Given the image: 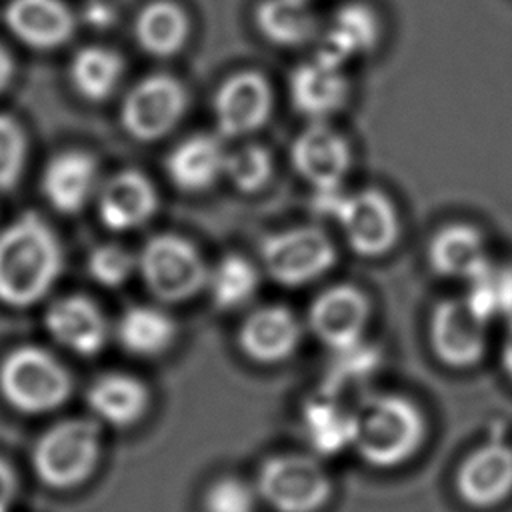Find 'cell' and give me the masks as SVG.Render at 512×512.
I'll return each mask as SVG.
<instances>
[{
  "instance_id": "obj_1",
  "label": "cell",
  "mask_w": 512,
  "mask_h": 512,
  "mask_svg": "<svg viewBox=\"0 0 512 512\" xmlns=\"http://www.w3.org/2000/svg\"><path fill=\"white\" fill-rule=\"evenodd\" d=\"M62 270V250L52 228L34 212L0 230V302L28 308L40 302Z\"/></svg>"
},
{
  "instance_id": "obj_2",
  "label": "cell",
  "mask_w": 512,
  "mask_h": 512,
  "mask_svg": "<svg viewBox=\"0 0 512 512\" xmlns=\"http://www.w3.org/2000/svg\"><path fill=\"white\" fill-rule=\"evenodd\" d=\"M354 442L364 462L376 468H392L406 462L422 444L424 418L420 410L400 394H378L354 410Z\"/></svg>"
},
{
  "instance_id": "obj_3",
  "label": "cell",
  "mask_w": 512,
  "mask_h": 512,
  "mask_svg": "<svg viewBox=\"0 0 512 512\" xmlns=\"http://www.w3.org/2000/svg\"><path fill=\"white\" fill-rule=\"evenodd\" d=\"M314 206L334 218L344 230L348 246L366 258H376L394 248L400 236V220L392 200L374 188L342 192L338 188L316 190Z\"/></svg>"
},
{
  "instance_id": "obj_4",
  "label": "cell",
  "mask_w": 512,
  "mask_h": 512,
  "mask_svg": "<svg viewBox=\"0 0 512 512\" xmlns=\"http://www.w3.org/2000/svg\"><path fill=\"white\" fill-rule=\"evenodd\" d=\"M72 390L68 370L44 348L20 346L0 362V394L22 414H46L62 406Z\"/></svg>"
},
{
  "instance_id": "obj_5",
  "label": "cell",
  "mask_w": 512,
  "mask_h": 512,
  "mask_svg": "<svg viewBox=\"0 0 512 512\" xmlns=\"http://www.w3.org/2000/svg\"><path fill=\"white\" fill-rule=\"evenodd\" d=\"M100 458V428L94 420L70 418L50 426L32 448V468L46 486L70 490L86 482Z\"/></svg>"
},
{
  "instance_id": "obj_6",
  "label": "cell",
  "mask_w": 512,
  "mask_h": 512,
  "mask_svg": "<svg viewBox=\"0 0 512 512\" xmlns=\"http://www.w3.org/2000/svg\"><path fill=\"white\" fill-rule=\"evenodd\" d=\"M136 270L148 292L160 302L190 300L206 286L208 268L192 242L164 232L148 238L136 256Z\"/></svg>"
},
{
  "instance_id": "obj_7",
  "label": "cell",
  "mask_w": 512,
  "mask_h": 512,
  "mask_svg": "<svg viewBox=\"0 0 512 512\" xmlns=\"http://www.w3.org/2000/svg\"><path fill=\"white\" fill-rule=\"evenodd\" d=\"M260 258L274 282L294 288L324 276L334 266L336 250L322 228L296 226L264 236Z\"/></svg>"
},
{
  "instance_id": "obj_8",
  "label": "cell",
  "mask_w": 512,
  "mask_h": 512,
  "mask_svg": "<svg viewBox=\"0 0 512 512\" xmlns=\"http://www.w3.org/2000/svg\"><path fill=\"white\" fill-rule=\"evenodd\" d=\"M256 492L274 512H318L328 502L332 486L312 456L282 454L260 466Z\"/></svg>"
},
{
  "instance_id": "obj_9",
  "label": "cell",
  "mask_w": 512,
  "mask_h": 512,
  "mask_svg": "<svg viewBox=\"0 0 512 512\" xmlns=\"http://www.w3.org/2000/svg\"><path fill=\"white\" fill-rule=\"evenodd\" d=\"M186 112V90L170 74H150L124 96L120 122L128 136L152 142L168 134Z\"/></svg>"
},
{
  "instance_id": "obj_10",
  "label": "cell",
  "mask_w": 512,
  "mask_h": 512,
  "mask_svg": "<svg viewBox=\"0 0 512 512\" xmlns=\"http://www.w3.org/2000/svg\"><path fill=\"white\" fill-rule=\"evenodd\" d=\"M430 346L440 362L466 368L484 356L488 342V320L482 318L466 298L440 302L430 316Z\"/></svg>"
},
{
  "instance_id": "obj_11",
  "label": "cell",
  "mask_w": 512,
  "mask_h": 512,
  "mask_svg": "<svg viewBox=\"0 0 512 512\" xmlns=\"http://www.w3.org/2000/svg\"><path fill=\"white\" fill-rule=\"evenodd\" d=\"M214 118L224 138H240L262 128L272 110L268 80L256 70L228 76L214 96Z\"/></svg>"
},
{
  "instance_id": "obj_12",
  "label": "cell",
  "mask_w": 512,
  "mask_h": 512,
  "mask_svg": "<svg viewBox=\"0 0 512 512\" xmlns=\"http://www.w3.org/2000/svg\"><path fill=\"white\" fill-rule=\"evenodd\" d=\"M370 318V302L350 284H334L320 292L308 310L312 334L328 348L340 350L362 340Z\"/></svg>"
},
{
  "instance_id": "obj_13",
  "label": "cell",
  "mask_w": 512,
  "mask_h": 512,
  "mask_svg": "<svg viewBox=\"0 0 512 512\" xmlns=\"http://www.w3.org/2000/svg\"><path fill=\"white\" fill-rule=\"evenodd\" d=\"M290 162L314 190H330L338 188L348 174L352 152L340 132L324 122H312L294 138Z\"/></svg>"
},
{
  "instance_id": "obj_14",
  "label": "cell",
  "mask_w": 512,
  "mask_h": 512,
  "mask_svg": "<svg viewBox=\"0 0 512 512\" xmlns=\"http://www.w3.org/2000/svg\"><path fill=\"white\" fill-rule=\"evenodd\" d=\"M158 196L154 184L138 170L112 174L96 192L100 222L114 232L144 226L156 212Z\"/></svg>"
},
{
  "instance_id": "obj_15",
  "label": "cell",
  "mask_w": 512,
  "mask_h": 512,
  "mask_svg": "<svg viewBox=\"0 0 512 512\" xmlns=\"http://www.w3.org/2000/svg\"><path fill=\"white\" fill-rule=\"evenodd\" d=\"M44 326L56 344L78 356L98 354L108 336L102 310L82 294H68L54 300L44 314Z\"/></svg>"
},
{
  "instance_id": "obj_16",
  "label": "cell",
  "mask_w": 512,
  "mask_h": 512,
  "mask_svg": "<svg viewBox=\"0 0 512 512\" xmlns=\"http://www.w3.org/2000/svg\"><path fill=\"white\" fill-rule=\"evenodd\" d=\"M296 316L278 304L252 310L238 330V346L256 364H278L294 354L300 344Z\"/></svg>"
},
{
  "instance_id": "obj_17",
  "label": "cell",
  "mask_w": 512,
  "mask_h": 512,
  "mask_svg": "<svg viewBox=\"0 0 512 512\" xmlns=\"http://www.w3.org/2000/svg\"><path fill=\"white\" fill-rule=\"evenodd\" d=\"M98 162L84 150L54 154L42 172V194L60 214L80 212L98 192Z\"/></svg>"
},
{
  "instance_id": "obj_18",
  "label": "cell",
  "mask_w": 512,
  "mask_h": 512,
  "mask_svg": "<svg viewBox=\"0 0 512 512\" xmlns=\"http://www.w3.org/2000/svg\"><path fill=\"white\" fill-rule=\"evenodd\" d=\"M292 106L312 122H322L338 112L348 98V80L342 66L314 56L296 66L288 80Z\"/></svg>"
},
{
  "instance_id": "obj_19",
  "label": "cell",
  "mask_w": 512,
  "mask_h": 512,
  "mask_svg": "<svg viewBox=\"0 0 512 512\" xmlns=\"http://www.w3.org/2000/svg\"><path fill=\"white\" fill-rule=\"evenodd\" d=\"M4 20L22 44L36 50L58 48L74 32V16L62 0H10Z\"/></svg>"
},
{
  "instance_id": "obj_20",
  "label": "cell",
  "mask_w": 512,
  "mask_h": 512,
  "mask_svg": "<svg viewBox=\"0 0 512 512\" xmlns=\"http://www.w3.org/2000/svg\"><path fill=\"white\" fill-rule=\"evenodd\" d=\"M226 150L220 138L210 134H192L178 142L166 158V174L178 190L202 192L222 174Z\"/></svg>"
},
{
  "instance_id": "obj_21",
  "label": "cell",
  "mask_w": 512,
  "mask_h": 512,
  "mask_svg": "<svg viewBox=\"0 0 512 512\" xmlns=\"http://www.w3.org/2000/svg\"><path fill=\"white\" fill-rule=\"evenodd\" d=\"M512 490V450L488 444L476 450L458 472V492L474 506H492Z\"/></svg>"
},
{
  "instance_id": "obj_22",
  "label": "cell",
  "mask_w": 512,
  "mask_h": 512,
  "mask_svg": "<svg viewBox=\"0 0 512 512\" xmlns=\"http://www.w3.org/2000/svg\"><path fill=\"white\" fill-rule=\"evenodd\" d=\"M86 402L102 422L128 428L146 414L150 394L142 380L124 372H106L88 386Z\"/></svg>"
},
{
  "instance_id": "obj_23",
  "label": "cell",
  "mask_w": 512,
  "mask_h": 512,
  "mask_svg": "<svg viewBox=\"0 0 512 512\" xmlns=\"http://www.w3.org/2000/svg\"><path fill=\"white\" fill-rule=\"evenodd\" d=\"M380 38L376 12L362 2L342 4L324 34L318 56L342 66L346 60L370 52Z\"/></svg>"
},
{
  "instance_id": "obj_24",
  "label": "cell",
  "mask_w": 512,
  "mask_h": 512,
  "mask_svg": "<svg viewBox=\"0 0 512 512\" xmlns=\"http://www.w3.org/2000/svg\"><path fill=\"white\" fill-rule=\"evenodd\" d=\"M428 262L440 276L468 282L488 262L484 238L470 224H448L432 236Z\"/></svg>"
},
{
  "instance_id": "obj_25",
  "label": "cell",
  "mask_w": 512,
  "mask_h": 512,
  "mask_svg": "<svg viewBox=\"0 0 512 512\" xmlns=\"http://www.w3.org/2000/svg\"><path fill=\"white\" fill-rule=\"evenodd\" d=\"M302 426L308 442L320 454H336L354 442L356 416L336 394L322 392L308 400L302 412Z\"/></svg>"
},
{
  "instance_id": "obj_26",
  "label": "cell",
  "mask_w": 512,
  "mask_h": 512,
  "mask_svg": "<svg viewBox=\"0 0 512 512\" xmlns=\"http://www.w3.org/2000/svg\"><path fill=\"white\" fill-rule=\"evenodd\" d=\"M190 32L186 12L170 0L146 4L134 20V36L140 48L152 56L166 58L182 50Z\"/></svg>"
},
{
  "instance_id": "obj_27",
  "label": "cell",
  "mask_w": 512,
  "mask_h": 512,
  "mask_svg": "<svg viewBox=\"0 0 512 512\" xmlns=\"http://www.w3.org/2000/svg\"><path fill=\"white\" fill-rule=\"evenodd\" d=\"M116 336L126 352L152 358L164 354L172 346L176 324L160 308L138 304L124 310L116 324Z\"/></svg>"
},
{
  "instance_id": "obj_28",
  "label": "cell",
  "mask_w": 512,
  "mask_h": 512,
  "mask_svg": "<svg viewBox=\"0 0 512 512\" xmlns=\"http://www.w3.org/2000/svg\"><path fill=\"white\" fill-rule=\"evenodd\" d=\"M260 34L278 46L306 44L318 28L308 0H262L254 12Z\"/></svg>"
},
{
  "instance_id": "obj_29",
  "label": "cell",
  "mask_w": 512,
  "mask_h": 512,
  "mask_svg": "<svg viewBox=\"0 0 512 512\" xmlns=\"http://www.w3.org/2000/svg\"><path fill=\"white\" fill-rule=\"evenodd\" d=\"M122 70L124 62L114 50L84 46L74 54L68 76L76 94L90 102H102L116 90Z\"/></svg>"
},
{
  "instance_id": "obj_30",
  "label": "cell",
  "mask_w": 512,
  "mask_h": 512,
  "mask_svg": "<svg viewBox=\"0 0 512 512\" xmlns=\"http://www.w3.org/2000/svg\"><path fill=\"white\" fill-rule=\"evenodd\" d=\"M256 266L240 254H228L208 270L206 286L214 306L220 310H234L246 304L258 288Z\"/></svg>"
},
{
  "instance_id": "obj_31",
  "label": "cell",
  "mask_w": 512,
  "mask_h": 512,
  "mask_svg": "<svg viewBox=\"0 0 512 512\" xmlns=\"http://www.w3.org/2000/svg\"><path fill=\"white\" fill-rule=\"evenodd\" d=\"M464 298L488 322L494 318L512 320V266L488 260L486 266L468 280Z\"/></svg>"
},
{
  "instance_id": "obj_32",
  "label": "cell",
  "mask_w": 512,
  "mask_h": 512,
  "mask_svg": "<svg viewBox=\"0 0 512 512\" xmlns=\"http://www.w3.org/2000/svg\"><path fill=\"white\" fill-rule=\"evenodd\" d=\"M272 168V156L264 146L246 144L232 154H226L224 176H228L240 192L252 194L268 184Z\"/></svg>"
},
{
  "instance_id": "obj_33",
  "label": "cell",
  "mask_w": 512,
  "mask_h": 512,
  "mask_svg": "<svg viewBox=\"0 0 512 512\" xmlns=\"http://www.w3.org/2000/svg\"><path fill=\"white\" fill-rule=\"evenodd\" d=\"M86 270L90 278L104 288H118L130 280L136 270V256L118 244L96 246L88 260Z\"/></svg>"
},
{
  "instance_id": "obj_34",
  "label": "cell",
  "mask_w": 512,
  "mask_h": 512,
  "mask_svg": "<svg viewBox=\"0 0 512 512\" xmlns=\"http://www.w3.org/2000/svg\"><path fill=\"white\" fill-rule=\"evenodd\" d=\"M26 162V136L22 126L0 114V190H10L22 176Z\"/></svg>"
},
{
  "instance_id": "obj_35",
  "label": "cell",
  "mask_w": 512,
  "mask_h": 512,
  "mask_svg": "<svg viewBox=\"0 0 512 512\" xmlns=\"http://www.w3.org/2000/svg\"><path fill=\"white\" fill-rule=\"evenodd\" d=\"M378 364V352L374 346H368L364 340L334 350V362L330 370V382L326 384L324 392H336L340 384L350 380L366 378Z\"/></svg>"
},
{
  "instance_id": "obj_36",
  "label": "cell",
  "mask_w": 512,
  "mask_h": 512,
  "mask_svg": "<svg viewBox=\"0 0 512 512\" xmlns=\"http://www.w3.org/2000/svg\"><path fill=\"white\" fill-rule=\"evenodd\" d=\"M256 488L248 486L240 478H218L208 486L202 498L204 512H254Z\"/></svg>"
},
{
  "instance_id": "obj_37",
  "label": "cell",
  "mask_w": 512,
  "mask_h": 512,
  "mask_svg": "<svg viewBox=\"0 0 512 512\" xmlns=\"http://www.w3.org/2000/svg\"><path fill=\"white\" fill-rule=\"evenodd\" d=\"M18 490V482L14 476V470L0 460V512H8L14 496Z\"/></svg>"
},
{
  "instance_id": "obj_38",
  "label": "cell",
  "mask_w": 512,
  "mask_h": 512,
  "mask_svg": "<svg viewBox=\"0 0 512 512\" xmlns=\"http://www.w3.org/2000/svg\"><path fill=\"white\" fill-rule=\"evenodd\" d=\"M88 10H86V18H88V22L92 24V26H96V28H106V26H110V22H112V18H114V12H112V8L110 6H106V4H102V2H94V4H90V6H86Z\"/></svg>"
},
{
  "instance_id": "obj_39",
  "label": "cell",
  "mask_w": 512,
  "mask_h": 512,
  "mask_svg": "<svg viewBox=\"0 0 512 512\" xmlns=\"http://www.w3.org/2000/svg\"><path fill=\"white\" fill-rule=\"evenodd\" d=\"M502 366L508 372V376L512 378V320L508 324L504 342H502Z\"/></svg>"
},
{
  "instance_id": "obj_40",
  "label": "cell",
  "mask_w": 512,
  "mask_h": 512,
  "mask_svg": "<svg viewBox=\"0 0 512 512\" xmlns=\"http://www.w3.org/2000/svg\"><path fill=\"white\" fill-rule=\"evenodd\" d=\"M12 58L10 54L4 50V46H0V92L6 88V84L10 82L12 76Z\"/></svg>"
}]
</instances>
